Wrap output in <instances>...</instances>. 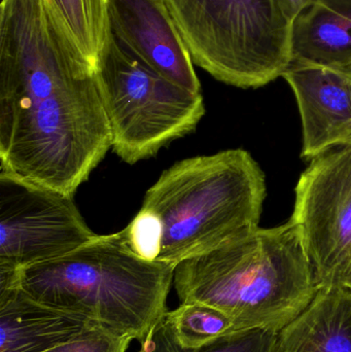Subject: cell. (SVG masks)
<instances>
[{"label": "cell", "mask_w": 351, "mask_h": 352, "mask_svg": "<svg viewBox=\"0 0 351 352\" xmlns=\"http://www.w3.org/2000/svg\"><path fill=\"white\" fill-rule=\"evenodd\" d=\"M111 148L96 72L47 0H2L0 170L74 197Z\"/></svg>", "instance_id": "cell-1"}, {"label": "cell", "mask_w": 351, "mask_h": 352, "mask_svg": "<svg viewBox=\"0 0 351 352\" xmlns=\"http://www.w3.org/2000/svg\"><path fill=\"white\" fill-rule=\"evenodd\" d=\"M265 197V175L247 151L185 159L148 188L120 234L140 258L177 267L259 228Z\"/></svg>", "instance_id": "cell-2"}, {"label": "cell", "mask_w": 351, "mask_h": 352, "mask_svg": "<svg viewBox=\"0 0 351 352\" xmlns=\"http://www.w3.org/2000/svg\"><path fill=\"white\" fill-rule=\"evenodd\" d=\"M173 285L181 303L212 306L236 330L280 332L321 289L300 231L288 219L257 228L216 250L179 263Z\"/></svg>", "instance_id": "cell-3"}, {"label": "cell", "mask_w": 351, "mask_h": 352, "mask_svg": "<svg viewBox=\"0 0 351 352\" xmlns=\"http://www.w3.org/2000/svg\"><path fill=\"white\" fill-rule=\"evenodd\" d=\"M174 269L140 258L117 232L19 269L18 285L37 301L82 314L142 344L168 312Z\"/></svg>", "instance_id": "cell-4"}, {"label": "cell", "mask_w": 351, "mask_h": 352, "mask_svg": "<svg viewBox=\"0 0 351 352\" xmlns=\"http://www.w3.org/2000/svg\"><path fill=\"white\" fill-rule=\"evenodd\" d=\"M194 64L216 80L259 88L293 60V23L276 0H164Z\"/></svg>", "instance_id": "cell-5"}, {"label": "cell", "mask_w": 351, "mask_h": 352, "mask_svg": "<svg viewBox=\"0 0 351 352\" xmlns=\"http://www.w3.org/2000/svg\"><path fill=\"white\" fill-rule=\"evenodd\" d=\"M111 131V148L127 164L152 158L195 131L205 115L201 93L157 74L113 33L95 68Z\"/></svg>", "instance_id": "cell-6"}, {"label": "cell", "mask_w": 351, "mask_h": 352, "mask_svg": "<svg viewBox=\"0 0 351 352\" xmlns=\"http://www.w3.org/2000/svg\"><path fill=\"white\" fill-rule=\"evenodd\" d=\"M97 235L73 197L0 170V268L61 258Z\"/></svg>", "instance_id": "cell-7"}, {"label": "cell", "mask_w": 351, "mask_h": 352, "mask_svg": "<svg viewBox=\"0 0 351 352\" xmlns=\"http://www.w3.org/2000/svg\"><path fill=\"white\" fill-rule=\"evenodd\" d=\"M321 287L341 285L351 269V144L311 159L291 217Z\"/></svg>", "instance_id": "cell-8"}, {"label": "cell", "mask_w": 351, "mask_h": 352, "mask_svg": "<svg viewBox=\"0 0 351 352\" xmlns=\"http://www.w3.org/2000/svg\"><path fill=\"white\" fill-rule=\"evenodd\" d=\"M113 36L167 80L201 93L189 49L164 0H109Z\"/></svg>", "instance_id": "cell-9"}, {"label": "cell", "mask_w": 351, "mask_h": 352, "mask_svg": "<svg viewBox=\"0 0 351 352\" xmlns=\"http://www.w3.org/2000/svg\"><path fill=\"white\" fill-rule=\"evenodd\" d=\"M282 78L294 91L303 129L302 157L351 144V72L293 60Z\"/></svg>", "instance_id": "cell-10"}, {"label": "cell", "mask_w": 351, "mask_h": 352, "mask_svg": "<svg viewBox=\"0 0 351 352\" xmlns=\"http://www.w3.org/2000/svg\"><path fill=\"white\" fill-rule=\"evenodd\" d=\"M101 327L37 301L21 287L0 291V352H45Z\"/></svg>", "instance_id": "cell-11"}, {"label": "cell", "mask_w": 351, "mask_h": 352, "mask_svg": "<svg viewBox=\"0 0 351 352\" xmlns=\"http://www.w3.org/2000/svg\"><path fill=\"white\" fill-rule=\"evenodd\" d=\"M276 352H351V292L343 285L321 287L278 332Z\"/></svg>", "instance_id": "cell-12"}, {"label": "cell", "mask_w": 351, "mask_h": 352, "mask_svg": "<svg viewBox=\"0 0 351 352\" xmlns=\"http://www.w3.org/2000/svg\"><path fill=\"white\" fill-rule=\"evenodd\" d=\"M292 55L351 72V0H315L299 14L293 22Z\"/></svg>", "instance_id": "cell-13"}, {"label": "cell", "mask_w": 351, "mask_h": 352, "mask_svg": "<svg viewBox=\"0 0 351 352\" xmlns=\"http://www.w3.org/2000/svg\"><path fill=\"white\" fill-rule=\"evenodd\" d=\"M73 45L96 68L111 37L109 0H47Z\"/></svg>", "instance_id": "cell-14"}, {"label": "cell", "mask_w": 351, "mask_h": 352, "mask_svg": "<svg viewBox=\"0 0 351 352\" xmlns=\"http://www.w3.org/2000/svg\"><path fill=\"white\" fill-rule=\"evenodd\" d=\"M278 337V332L269 329H247L229 333L198 349H187L179 344L164 316L139 352H276Z\"/></svg>", "instance_id": "cell-15"}, {"label": "cell", "mask_w": 351, "mask_h": 352, "mask_svg": "<svg viewBox=\"0 0 351 352\" xmlns=\"http://www.w3.org/2000/svg\"><path fill=\"white\" fill-rule=\"evenodd\" d=\"M179 344L198 349L237 331L227 314L202 303H181L165 316Z\"/></svg>", "instance_id": "cell-16"}, {"label": "cell", "mask_w": 351, "mask_h": 352, "mask_svg": "<svg viewBox=\"0 0 351 352\" xmlns=\"http://www.w3.org/2000/svg\"><path fill=\"white\" fill-rule=\"evenodd\" d=\"M133 339L97 327L78 338L45 352H127Z\"/></svg>", "instance_id": "cell-17"}, {"label": "cell", "mask_w": 351, "mask_h": 352, "mask_svg": "<svg viewBox=\"0 0 351 352\" xmlns=\"http://www.w3.org/2000/svg\"><path fill=\"white\" fill-rule=\"evenodd\" d=\"M286 18L294 22L295 19L308 8L315 0H276Z\"/></svg>", "instance_id": "cell-18"}, {"label": "cell", "mask_w": 351, "mask_h": 352, "mask_svg": "<svg viewBox=\"0 0 351 352\" xmlns=\"http://www.w3.org/2000/svg\"><path fill=\"white\" fill-rule=\"evenodd\" d=\"M341 285H343L344 287L348 289V291L351 292V269L346 273L344 278L342 279Z\"/></svg>", "instance_id": "cell-19"}]
</instances>
